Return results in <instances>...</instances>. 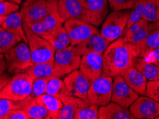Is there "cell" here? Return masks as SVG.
I'll use <instances>...</instances> for the list:
<instances>
[{
  "label": "cell",
  "instance_id": "obj_38",
  "mask_svg": "<svg viewBox=\"0 0 159 119\" xmlns=\"http://www.w3.org/2000/svg\"><path fill=\"white\" fill-rule=\"evenodd\" d=\"M146 96L159 102V80L148 81Z\"/></svg>",
  "mask_w": 159,
  "mask_h": 119
},
{
  "label": "cell",
  "instance_id": "obj_50",
  "mask_svg": "<svg viewBox=\"0 0 159 119\" xmlns=\"http://www.w3.org/2000/svg\"><path fill=\"white\" fill-rule=\"evenodd\" d=\"M2 1H4V0H0V2H2Z\"/></svg>",
  "mask_w": 159,
  "mask_h": 119
},
{
  "label": "cell",
  "instance_id": "obj_32",
  "mask_svg": "<svg viewBox=\"0 0 159 119\" xmlns=\"http://www.w3.org/2000/svg\"><path fill=\"white\" fill-rule=\"evenodd\" d=\"M22 41V39L0 27V53H4L9 49Z\"/></svg>",
  "mask_w": 159,
  "mask_h": 119
},
{
  "label": "cell",
  "instance_id": "obj_23",
  "mask_svg": "<svg viewBox=\"0 0 159 119\" xmlns=\"http://www.w3.org/2000/svg\"><path fill=\"white\" fill-rule=\"evenodd\" d=\"M57 2L58 0H50L49 2L48 13L43 21L48 32L63 25L65 23L58 11Z\"/></svg>",
  "mask_w": 159,
  "mask_h": 119
},
{
  "label": "cell",
  "instance_id": "obj_21",
  "mask_svg": "<svg viewBox=\"0 0 159 119\" xmlns=\"http://www.w3.org/2000/svg\"><path fill=\"white\" fill-rule=\"evenodd\" d=\"M99 119H134L128 108L114 102L99 108Z\"/></svg>",
  "mask_w": 159,
  "mask_h": 119
},
{
  "label": "cell",
  "instance_id": "obj_11",
  "mask_svg": "<svg viewBox=\"0 0 159 119\" xmlns=\"http://www.w3.org/2000/svg\"><path fill=\"white\" fill-rule=\"evenodd\" d=\"M128 110L134 119H156L159 116V102L142 95L133 103Z\"/></svg>",
  "mask_w": 159,
  "mask_h": 119
},
{
  "label": "cell",
  "instance_id": "obj_47",
  "mask_svg": "<svg viewBox=\"0 0 159 119\" xmlns=\"http://www.w3.org/2000/svg\"><path fill=\"white\" fill-rule=\"evenodd\" d=\"M34 1H37V0H25L24 3H23V4H27L31 3V2H34Z\"/></svg>",
  "mask_w": 159,
  "mask_h": 119
},
{
  "label": "cell",
  "instance_id": "obj_41",
  "mask_svg": "<svg viewBox=\"0 0 159 119\" xmlns=\"http://www.w3.org/2000/svg\"><path fill=\"white\" fill-rule=\"evenodd\" d=\"M139 57L142 58L143 59L146 61L148 62L155 63L158 64L159 63V47L155 49L149 51L148 52L143 53Z\"/></svg>",
  "mask_w": 159,
  "mask_h": 119
},
{
  "label": "cell",
  "instance_id": "obj_34",
  "mask_svg": "<svg viewBox=\"0 0 159 119\" xmlns=\"http://www.w3.org/2000/svg\"><path fill=\"white\" fill-rule=\"evenodd\" d=\"M99 118V106L94 104H88L81 108L75 116V119H98Z\"/></svg>",
  "mask_w": 159,
  "mask_h": 119
},
{
  "label": "cell",
  "instance_id": "obj_15",
  "mask_svg": "<svg viewBox=\"0 0 159 119\" xmlns=\"http://www.w3.org/2000/svg\"><path fill=\"white\" fill-rule=\"evenodd\" d=\"M50 0H37L31 3L22 4L20 14L22 22H36L43 21L48 11Z\"/></svg>",
  "mask_w": 159,
  "mask_h": 119
},
{
  "label": "cell",
  "instance_id": "obj_6",
  "mask_svg": "<svg viewBox=\"0 0 159 119\" xmlns=\"http://www.w3.org/2000/svg\"><path fill=\"white\" fill-rule=\"evenodd\" d=\"M33 64L53 63L56 51L43 36L25 30Z\"/></svg>",
  "mask_w": 159,
  "mask_h": 119
},
{
  "label": "cell",
  "instance_id": "obj_22",
  "mask_svg": "<svg viewBox=\"0 0 159 119\" xmlns=\"http://www.w3.org/2000/svg\"><path fill=\"white\" fill-rule=\"evenodd\" d=\"M36 101L48 109L51 115V118L58 119L60 111L63 106L62 102L59 98L46 93L36 98Z\"/></svg>",
  "mask_w": 159,
  "mask_h": 119
},
{
  "label": "cell",
  "instance_id": "obj_8",
  "mask_svg": "<svg viewBox=\"0 0 159 119\" xmlns=\"http://www.w3.org/2000/svg\"><path fill=\"white\" fill-rule=\"evenodd\" d=\"M113 77L102 74L91 83L88 100L90 104L98 106H105L111 101Z\"/></svg>",
  "mask_w": 159,
  "mask_h": 119
},
{
  "label": "cell",
  "instance_id": "obj_43",
  "mask_svg": "<svg viewBox=\"0 0 159 119\" xmlns=\"http://www.w3.org/2000/svg\"><path fill=\"white\" fill-rule=\"evenodd\" d=\"M7 71V65L4 58L0 60V76L3 74Z\"/></svg>",
  "mask_w": 159,
  "mask_h": 119
},
{
  "label": "cell",
  "instance_id": "obj_35",
  "mask_svg": "<svg viewBox=\"0 0 159 119\" xmlns=\"http://www.w3.org/2000/svg\"><path fill=\"white\" fill-rule=\"evenodd\" d=\"M49 78H39L34 79L32 84V92L30 96L36 99L39 96L46 94L47 85Z\"/></svg>",
  "mask_w": 159,
  "mask_h": 119
},
{
  "label": "cell",
  "instance_id": "obj_17",
  "mask_svg": "<svg viewBox=\"0 0 159 119\" xmlns=\"http://www.w3.org/2000/svg\"><path fill=\"white\" fill-rule=\"evenodd\" d=\"M151 32L150 23L142 19L125 32L123 38L127 42L139 46Z\"/></svg>",
  "mask_w": 159,
  "mask_h": 119
},
{
  "label": "cell",
  "instance_id": "obj_37",
  "mask_svg": "<svg viewBox=\"0 0 159 119\" xmlns=\"http://www.w3.org/2000/svg\"><path fill=\"white\" fill-rule=\"evenodd\" d=\"M135 0H108V5L113 11L130 9Z\"/></svg>",
  "mask_w": 159,
  "mask_h": 119
},
{
  "label": "cell",
  "instance_id": "obj_33",
  "mask_svg": "<svg viewBox=\"0 0 159 119\" xmlns=\"http://www.w3.org/2000/svg\"><path fill=\"white\" fill-rule=\"evenodd\" d=\"M139 48L141 50V56L143 53L148 52L149 51L153 50L159 47V31L158 30H153L146 39L139 44Z\"/></svg>",
  "mask_w": 159,
  "mask_h": 119
},
{
  "label": "cell",
  "instance_id": "obj_18",
  "mask_svg": "<svg viewBox=\"0 0 159 119\" xmlns=\"http://www.w3.org/2000/svg\"><path fill=\"white\" fill-rule=\"evenodd\" d=\"M120 75L135 92L139 95H146L148 80L134 66L130 67L122 71Z\"/></svg>",
  "mask_w": 159,
  "mask_h": 119
},
{
  "label": "cell",
  "instance_id": "obj_12",
  "mask_svg": "<svg viewBox=\"0 0 159 119\" xmlns=\"http://www.w3.org/2000/svg\"><path fill=\"white\" fill-rule=\"evenodd\" d=\"M63 81L71 95L88 100V91L92 81L79 69L67 75Z\"/></svg>",
  "mask_w": 159,
  "mask_h": 119
},
{
  "label": "cell",
  "instance_id": "obj_7",
  "mask_svg": "<svg viewBox=\"0 0 159 119\" xmlns=\"http://www.w3.org/2000/svg\"><path fill=\"white\" fill-rule=\"evenodd\" d=\"M81 57L77 54L73 46L70 45L56 51L54 57V76L62 78L79 69Z\"/></svg>",
  "mask_w": 159,
  "mask_h": 119
},
{
  "label": "cell",
  "instance_id": "obj_5",
  "mask_svg": "<svg viewBox=\"0 0 159 119\" xmlns=\"http://www.w3.org/2000/svg\"><path fill=\"white\" fill-rule=\"evenodd\" d=\"M130 9L113 11L105 18L100 34L110 42L123 36L127 26Z\"/></svg>",
  "mask_w": 159,
  "mask_h": 119
},
{
  "label": "cell",
  "instance_id": "obj_16",
  "mask_svg": "<svg viewBox=\"0 0 159 119\" xmlns=\"http://www.w3.org/2000/svg\"><path fill=\"white\" fill-rule=\"evenodd\" d=\"M60 100L62 102L63 106L58 119H75V116L78 111L90 104L88 100L83 99L72 95L63 96Z\"/></svg>",
  "mask_w": 159,
  "mask_h": 119
},
{
  "label": "cell",
  "instance_id": "obj_45",
  "mask_svg": "<svg viewBox=\"0 0 159 119\" xmlns=\"http://www.w3.org/2000/svg\"><path fill=\"white\" fill-rule=\"evenodd\" d=\"M4 1H9V2H13V3L20 4L21 3H22V0H4Z\"/></svg>",
  "mask_w": 159,
  "mask_h": 119
},
{
  "label": "cell",
  "instance_id": "obj_10",
  "mask_svg": "<svg viewBox=\"0 0 159 119\" xmlns=\"http://www.w3.org/2000/svg\"><path fill=\"white\" fill-rule=\"evenodd\" d=\"M64 27L70 39V45L75 46L83 42L93 34L98 32L95 26L77 19H67Z\"/></svg>",
  "mask_w": 159,
  "mask_h": 119
},
{
  "label": "cell",
  "instance_id": "obj_51",
  "mask_svg": "<svg viewBox=\"0 0 159 119\" xmlns=\"http://www.w3.org/2000/svg\"><path fill=\"white\" fill-rule=\"evenodd\" d=\"M158 64H159V63H158Z\"/></svg>",
  "mask_w": 159,
  "mask_h": 119
},
{
  "label": "cell",
  "instance_id": "obj_46",
  "mask_svg": "<svg viewBox=\"0 0 159 119\" xmlns=\"http://www.w3.org/2000/svg\"><path fill=\"white\" fill-rule=\"evenodd\" d=\"M6 17H0V27H2V24H3V22H4V19H5Z\"/></svg>",
  "mask_w": 159,
  "mask_h": 119
},
{
  "label": "cell",
  "instance_id": "obj_25",
  "mask_svg": "<svg viewBox=\"0 0 159 119\" xmlns=\"http://www.w3.org/2000/svg\"><path fill=\"white\" fill-rule=\"evenodd\" d=\"M25 72L29 74L33 80L39 78H50L54 76V65L53 63L33 64Z\"/></svg>",
  "mask_w": 159,
  "mask_h": 119
},
{
  "label": "cell",
  "instance_id": "obj_24",
  "mask_svg": "<svg viewBox=\"0 0 159 119\" xmlns=\"http://www.w3.org/2000/svg\"><path fill=\"white\" fill-rule=\"evenodd\" d=\"M133 66L146 77L148 81L159 80V64L145 61L138 57Z\"/></svg>",
  "mask_w": 159,
  "mask_h": 119
},
{
  "label": "cell",
  "instance_id": "obj_9",
  "mask_svg": "<svg viewBox=\"0 0 159 119\" xmlns=\"http://www.w3.org/2000/svg\"><path fill=\"white\" fill-rule=\"evenodd\" d=\"M113 78L111 101L116 103L123 108H129L133 103L139 97V94L130 87L120 74Z\"/></svg>",
  "mask_w": 159,
  "mask_h": 119
},
{
  "label": "cell",
  "instance_id": "obj_28",
  "mask_svg": "<svg viewBox=\"0 0 159 119\" xmlns=\"http://www.w3.org/2000/svg\"><path fill=\"white\" fill-rule=\"evenodd\" d=\"M29 119H52L50 112L41 104L36 101V99H32L25 107Z\"/></svg>",
  "mask_w": 159,
  "mask_h": 119
},
{
  "label": "cell",
  "instance_id": "obj_39",
  "mask_svg": "<svg viewBox=\"0 0 159 119\" xmlns=\"http://www.w3.org/2000/svg\"><path fill=\"white\" fill-rule=\"evenodd\" d=\"M20 4L9 1L0 2V17H6L9 14L18 11Z\"/></svg>",
  "mask_w": 159,
  "mask_h": 119
},
{
  "label": "cell",
  "instance_id": "obj_26",
  "mask_svg": "<svg viewBox=\"0 0 159 119\" xmlns=\"http://www.w3.org/2000/svg\"><path fill=\"white\" fill-rule=\"evenodd\" d=\"M46 93L60 99L63 96L71 95L65 86L64 81L57 76H51L49 78L47 85Z\"/></svg>",
  "mask_w": 159,
  "mask_h": 119
},
{
  "label": "cell",
  "instance_id": "obj_42",
  "mask_svg": "<svg viewBox=\"0 0 159 119\" xmlns=\"http://www.w3.org/2000/svg\"><path fill=\"white\" fill-rule=\"evenodd\" d=\"M11 77H12L11 74H9V72H4L3 74L0 76V91L10 81Z\"/></svg>",
  "mask_w": 159,
  "mask_h": 119
},
{
  "label": "cell",
  "instance_id": "obj_3",
  "mask_svg": "<svg viewBox=\"0 0 159 119\" xmlns=\"http://www.w3.org/2000/svg\"><path fill=\"white\" fill-rule=\"evenodd\" d=\"M4 56L7 71L11 75L25 72L33 64L28 44L23 41L9 49L4 53Z\"/></svg>",
  "mask_w": 159,
  "mask_h": 119
},
{
  "label": "cell",
  "instance_id": "obj_40",
  "mask_svg": "<svg viewBox=\"0 0 159 119\" xmlns=\"http://www.w3.org/2000/svg\"><path fill=\"white\" fill-rule=\"evenodd\" d=\"M2 119H29L25 108H16L9 111Z\"/></svg>",
  "mask_w": 159,
  "mask_h": 119
},
{
  "label": "cell",
  "instance_id": "obj_30",
  "mask_svg": "<svg viewBox=\"0 0 159 119\" xmlns=\"http://www.w3.org/2000/svg\"><path fill=\"white\" fill-rule=\"evenodd\" d=\"M143 19L148 23L159 21V0H146Z\"/></svg>",
  "mask_w": 159,
  "mask_h": 119
},
{
  "label": "cell",
  "instance_id": "obj_19",
  "mask_svg": "<svg viewBox=\"0 0 159 119\" xmlns=\"http://www.w3.org/2000/svg\"><path fill=\"white\" fill-rule=\"evenodd\" d=\"M43 37L53 46L56 51L62 50L70 45V39L64 25L48 31Z\"/></svg>",
  "mask_w": 159,
  "mask_h": 119
},
{
  "label": "cell",
  "instance_id": "obj_44",
  "mask_svg": "<svg viewBox=\"0 0 159 119\" xmlns=\"http://www.w3.org/2000/svg\"><path fill=\"white\" fill-rule=\"evenodd\" d=\"M150 25L151 31H153V30H158L159 31V21L155 23H150Z\"/></svg>",
  "mask_w": 159,
  "mask_h": 119
},
{
  "label": "cell",
  "instance_id": "obj_2",
  "mask_svg": "<svg viewBox=\"0 0 159 119\" xmlns=\"http://www.w3.org/2000/svg\"><path fill=\"white\" fill-rule=\"evenodd\" d=\"M57 7L64 22L67 19H77L98 27L104 21L88 10L79 0H58Z\"/></svg>",
  "mask_w": 159,
  "mask_h": 119
},
{
  "label": "cell",
  "instance_id": "obj_31",
  "mask_svg": "<svg viewBox=\"0 0 159 119\" xmlns=\"http://www.w3.org/2000/svg\"><path fill=\"white\" fill-rule=\"evenodd\" d=\"M146 0H135L134 4L132 6V8L130 9L129 17H128L127 26H126L125 32L123 34V36L125 32L131 27L133 24L136 23L143 19L144 11V5ZM122 36V37H123Z\"/></svg>",
  "mask_w": 159,
  "mask_h": 119
},
{
  "label": "cell",
  "instance_id": "obj_29",
  "mask_svg": "<svg viewBox=\"0 0 159 119\" xmlns=\"http://www.w3.org/2000/svg\"><path fill=\"white\" fill-rule=\"evenodd\" d=\"M32 99H34L31 96L20 101H13L6 99H0V119L3 118L4 116L12 109L24 108Z\"/></svg>",
  "mask_w": 159,
  "mask_h": 119
},
{
  "label": "cell",
  "instance_id": "obj_14",
  "mask_svg": "<svg viewBox=\"0 0 159 119\" xmlns=\"http://www.w3.org/2000/svg\"><path fill=\"white\" fill-rule=\"evenodd\" d=\"M110 44V41L105 39L99 32H97L83 42L73 46V48L77 54L80 57L89 53L103 54Z\"/></svg>",
  "mask_w": 159,
  "mask_h": 119
},
{
  "label": "cell",
  "instance_id": "obj_49",
  "mask_svg": "<svg viewBox=\"0 0 159 119\" xmlns=\"http://www.w3.org/2000/svg\"><path fill=\"white\" fill-rule=\"evenodd\" d=\"M156 119H159V116H158V117H157V118H156Z\"/></svg>",
  "mask_w": 159,
  "mask_h": 119
},
{
  "label": "cell",
  "instance_id": "obj_36",
  "mask_svg": "<svg viewBox=\"0 0 159 119\" xmlns=\"http://www.w3.org/2000/svg\"><path fill=\"white\" fill-rule=\"evenodd\" d=\"M23 28L25 30H27V31L40 36H43L48 32V30H47L43 21L23 22Z\"/></svg>",
  "mask_w": 159,
  "mask_h": 119
},
{
  "label": "cell",
  "instance_id": "obj_1",
  "mask_svg": "<svg viewBox=\"0 0 159 119\" xmlns=\"http://www.w3.org/2000/svg\"><path fill=\"white\" fill-rule=\"evenodd\" d=\"M140 54L139 46L127 42L120 37L110 44L102 54V74L111 77L120 74L124 70L133 66Z\"/></svg>",
  "mask_w": 159,
  "mask_h": 119
},
{
  "label": "cell",
  "instance_id": "obj_13",
  "mask_svg": "<svg viewBox=\"0 0 159 119\" xmlns=\"http://www.w3.org/2000/svg\"><path fill=\"white\" fill-rule=\"evenodd\" d=\"M79 70L91 81L98 79L103 71L102 54L89 53L82 56Z\"/></svg>",
  "mask_w": 159,
  "mask_h": 119
},
{
  "label": "cell",
  "instance_id": "obj_4",
  "mask_svg": "<svg viewBox=\"0 0 159 119\" xmlns=\"http://www.w3.org/2000/svg\"><path fill=\"white\" fill-rule=\"evenodd\" d=\"M33 79L25 72L14 74L10 81L0 91V99L20 101L27 99L32 92Z\"/></svg>",
  "mask_w": 159,
  "mask_h": 119
},
{
  "label": "cell",
  "instance_id": "obj_20",
  "mask_svg": "<svg viewBox=\"0 0 159 119\" xmlns=\"http://www.w3.org/2000/svg\"><path fill=\"white\" fill-rule=\"evenodd\" d=\"M2 27L11 34L20 38L22 41L27 43V36L23 28V22L20 11H15L7 16Z\"/></svg>",
  "mask_w": 159,
  "mask_h": 119
},
{
  "label": "cell",
  "instance_id": "obj_27",
  "mask_svg": "<svg viewBox=\"0 0 159 119\" xmlns=\"http://www.w3.org/2000/svg\"><path fill=\"white\" fill-rule=\"evenodd\" d=\"M81 4L98 17L105 19L108 13V0H79Z\"/></svg>",
  "mask_w": 159,
  "mask_h": 119
},
{
  "label": "cell",
  "instance_id": "obj_48",
  "mask_svg": "<svg viewBox=\"0 0 159 119\" xmlns=\"http://www.w3.org/2000/svg\"><path fill=\"white\" fill-rule=\"evenodd\" d=\"M3 58H4V53H0V60H1L2 59H3Z\"/></svg>",
  "mask_w": 159,
  "mask_h": 119
}]
</instances>
